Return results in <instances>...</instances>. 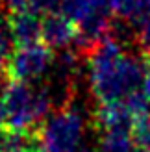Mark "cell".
Listing matches in <instances>:
<instances>
[{"instance_id":"9c48e42d","label":"cell","mask_w":150,"mask_h":152,"mask_svg":"<svg viewBox=\"0 0 150 152\" xmlns=\"http://www.w3.org/2000/svg\"><path fill=\"white\" fill-rule=\"evenodd\" d=\"M111 13L133 26L150 11V0H109Z\"/></svg>"},{"instance_id":"5b68a950","label":"cell","mask_w":150,"mask_h":152,"mask_svg":"<svg viewBox=\"0 0 150 152\" xmlns=\"http://www.w3.org/2000/svg\"><path fill=\"white\" fill-rule=\"evenodd\" d=\"M78 28L72 20H69L63 13L54 11L43 17V43L54 50H67L69 45L76 43Z\"/></svg>"},{"instance_id":"5bb4252c","label":"cell","mask_w":150,"mask_h":152,"mask_svg":"<svg viewBox=\"0 0 150 152\" xmlns=\"http://www.w3.org/2000/svg\"><path fill=\"white\" fill-rule=\"evenodd\" d=\"M145 61V78H143V93L145 96L150 100V56H145L143 58Z\"/></svg>"},{"instance_id":"6da1fadb","label":"cell","mask_w":150,"mask_h":152,"mask_svg":"<svg viewBox=\"0 0 150 152\" xmlns=\"http://www.w3.org/2000/svg\"><path fill=\"white\" fill-rule=\"evenodd\" d=\"M89 83L98 104L124 102L143 91L145 61L126 54L121 41L108 35L89 54Z\"/></svg>"},{"instance_id":"8fae6325","label":"cell","mask_w":150,"mask_h":152,"mask_svg":"<svg viewBox=\"0 0 150 152\" xmlns=\"http://www.w3.org/2000/svg\"><path fill=\"white\" fill-rule=\"evenodd\" d=\"M132 137L145 152H150V113H145L133 121Z\"/></svg>"},{"instance_id":"277c9868","label":"cell","mask_w":150,"mask_h":152,"mask_svg":"<svg viewBox=\"0 0 150 152\" xmlns=\"http://www.w3.org/2000/svg\"><path fill=\"white\" fill-rule=\"evenodd\" d=\"M54 50L47 43H33L28 47H17L7 59L6 78L13 82L33 83L47 74L54 63Z\"/></svg>"},{"instance_id":"4fadbf2b","label":"cell","mask_w":150,"mask_h":152,"mask_svg":"<svg viewBox=\"0 0 150 152\" xmlns=\"http://www.w3.org/2000/svg\"><path fill=\"white\" fill-rule=\"evenodd\" d=\"M0 6L7 15H13V13L28 11L32 7V0H0Z\"/></svg>"},{"instance_id":"52a82bcc","label":"cell","mask_w":150,"mask_h":152,"mask_svg":"<svg viewBox=\"0 0 150 152\" xmlns=\"http://www.w3.org/2000/svg\"><path fill=\"white\" fill-rule=\"evenodd\" d=\"M133 113L126 106V102H111L98 104L95 111V123L100 130L106 132H130L133 126Z\"/></svg>"},{"instance_id":"8992f818","label":"cell","mask_w":150,"mask_h":152,"mask_svg":"<svg viewBox=\"0 0 150 152\" xmlns=\"http://www.w3.org/2000/svg\"><path fill=\"white\" fill-rule=\"evenodd\" d=\"M7 19H9V30H11L15 48L43 41V17L37 15L35 11L28 10V11L13 13L7 15Z\"/></svg>"},{"instance_id":"7c38bea8","label":"cell","mask_w":150,"mask_h":152,"mask_svg":"<svg viewBox=\"0 0 150 152\" xmlns=\"http://www.w3.org/2000/svg\"><path fill=\"white\" fill-rule=\"evenodd\" d=\"M135 41L145 56H150V11L135 24Z\"/></svg>"},{"instance_id":"7a4b0ae2","label":"cell","mask_w":150,"mask_h":152,"mask_svg":"<svg viewBox=\"0 0 150 152\" xmlns=\"http://www.w3.org/2000/svg\"><path fill=\"white\" fill-rule=\"evenodd\" d=\"M4 102V130L7 132H39L48 119L50 106L54 102L48 87L33 83L7 80L2 83Z\"/></svg>"},{"instance_id":"30bf717a","label":"cell","mask_w":150,"mask_h":152,"mask_svg":"<svg viewBox=\"0 0 150 152\" xmlns=\"http://www.w3.org/2000/svg\"><path fill=\"white\" fill-rule=\"evenodd\" d=\"M100 152H145L130 132H106L100 139Z\"/></svg>"},{"instance_id":"ba28073f","label":"cell","mask_w":150,"mask_h":152,"mask_svg":"<svg viewBox=\"0 0 150 152\" xmlns=\"http://www.w3.org/2000/svg\"><path fill=\"white\" fill-rule=\"evenodd\" d=\"M0 152H41L39 132L0 130Z\"/></svg>"},{"instance_id":"3957f363","label":"cell","mask_w":150,"mask_h":152,"mask_svg":"<svg viewBox=\"0 0 150 152\" xmlns=\"http://www.w3.org/2000/svg\"><path fill=\"white\" fill-rule=\"evenodd\" d=\"M85 121L78 108L65 104L39 128L41 152H80Z\"/></svg>"},{"instance_id":"9a60e30c","label":"cell","mask_w":150,"mask_h":152,"mask_svg":"<svg viewBox=\"0 0 150 152\" xmlns=\"http://www.w3.org/2000/svg\"><path fill=\"white\" fill-rule=\"evenodd\" d=\"M11 54H7L0 48V82L6 80V71H7V59H9Z\"/></svg>"}]
</instances>
